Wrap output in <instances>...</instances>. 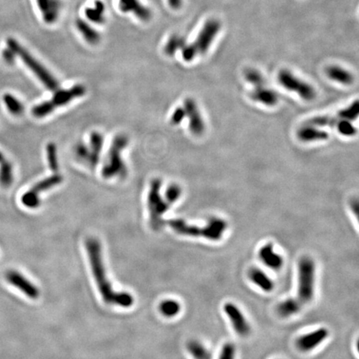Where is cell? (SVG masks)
<instances>
[{"label":"cell","mask_w":359,"mask_h":359,"mask_svg":"<svg viewBox=\"0 0 359 359\" xmlns=\"http://www.w3.org/2000/svg\"><path fill=\"white\" fill-rule=\"evenodd\" d=\"M189 354L194 359H211V351L198 340H191L186 345Z\"/></svg>","instance_id":"cell-27"},{"label":"cell","mask_w":359,"mask_h":359,"mask_svg":"<svg viewBox=\"0 0 359 359\" xmlns=\"http://www.w3.org/2000/svg\"><path fill=\"white\" fill-rule=\"evenodd\" d=\"M181 310V304L176 300L168 299L160 304V311L166 318H173L178 315Z\"/></svg>","instance_id":"cell-29"},{"label":"cell","mask_w":359,"mask_h":359,"mask_svg":"<svg viewBox=\"0 0 359 359\" xmlns=\"http://www.w3.org/2000/svg\"><path fill=\"white\" fill-rule=\"evenodd\" d=\"M85 93L86 88L83 85H76L68 90L58 91L53 98H51L50 101H47L35 106L32 110V113L36 118H43L45 116L49 115L58 107L68 104L73 99L84 95Z\"/></svg>","instance_id":"cell-6"},{"label":"cell","mask_w":359,"mask_h":359,"mask_svg":"<svg viewBox=\"0 0 359 359\" xmlns=\"http://www.w3.org/2000/svg\"><path fill=\"white\" fill-rule=\"evenodd\" d=\"M250 98L255 102L264 105L273 107L279 102V96L274 91L266 88L265 85L255 87L250 93Z\"/></svg>","instance_id":"cell-19"},{"label":"cell","mask_w":359,"mask_h":359,"mask_svg":"<svg viewBox=\"0 0 359 359\" xmlns=\"http://www.w3.org/2000/svg\"><path fill=\"white\" fill-rule=\"evenodd\" d=\"M37 3L45 23L52 24L58 20L62 8L60 0H37Z\"/></svg>","instance_id":"cell-18"},{"label":"cell","mask_w":359,"mask_h":359,"mask_svg":"<svg viewBox=\"0 0 359 359\" xmlns=\"http://www.w3.org/2000/svg\"><path fill=\"white\" fill-rule=\"evenodd\" d=\"M351 208L352 210H353V211H354V214L356 215V216H358L359 212V201H358V200H357V199H355L354 201H352Z\"/></svg>","instance_id":"cell-42"},{"label":"cell","mask_w":359,"mask_h":359,"mask_svg":"<svg viewBox=\"0 0 359 359\" xmlns=\"http://www.w3.org/2000/svg\"><path fill=\"white\" fill-rule=\"evenodd\" d=\"M184 110L186 117L189 118L191 132L196 136H201L205 131V123L196 102L191 98H186L184 102Z\"/></svg>","instance_id":"cell-13"},{"label":"cell","mask_w":359,"mask_h":359,"mask_svg":"<svg viewBox=\"0 0 359 359\" xmlns=\"http://www.w3.org/2000/svg\"><path fill=\"white\" fill-rule=\"evenodd\" d=\"M3 57L4 60L8 63H13L15 59L16 54L11 48H8L4 49L3 52Z\"/></svg>","instance_id":"cell-40"},{"label":"cell","mask_w":359,"mask_h":359,"mask_svg":"<svg viewBox=\"0 0 359 359\" xmlns=\"http://www.w3.org/2000/svg\"><path fill=\"white\" fill-rule=\"evenodd\" d=\"M221 29V23L211 19L204 25L193 43L185 45L182 48V57L186 62H191L199 54H203L208 51L211 43Z\"/></svg>","instance_id":"cell-5"},{"label":"cell","mask_w":359,"mask_h":359,"mask_svg":"<svg viewBox=\"0 0 359 359\" xmlns=\"http://www.w3.org/2000/svg\"><path fill=\"white\" fill-rule=\"evenodd\" d=\"M3 99L6 107L10 112L11 114L14 116H20L21 114H23L24 107H23V103H21L18 98H16L12 94L6 93L3 96Z\"/></svg>","instance_id":"cell-30"},{"label":"cell","mask_w":359,"mask_h":359,"mask_svg":"<svg viewBox=\"0 0 359 359\" xmlns=\"http://www.w3.org/2000/svg\"><path fill=\"white\" fill-rule=\"evenodd\" d=\"M339 133L346 136H354L357 133V129L351 124V121H341L335 126Z\"/></svg>","instance_id":"cell-37"},{"label":"cell","mask_w":359,"mask_h":359,"mask_svg":"<svg viewBox=\"0 0 359 359\" xmlns=\"http://www.w3.org/2000/svg\"><path fill=\"white\" fill-rule=\"evenodd\" d=\"M76 27L88 43L97 44L99 43L101 39L100 33H98L95 28H93L88 22H86L82 18H78L76 21Z\"/></svg>","instance_id":"cell-23"},{"label":"cell","mask_w":359,"mask_h":359,"mask_svg":"<svg viewBox=\"0 0 359 359\" xmlns=\"http://www.w3.org/2000/svg\"><path fill=\"white\" fill-rule=\"evenodd\" d=\"M13 181V166L0 151V185L7 188Z\"/></svg>","instance_id":"cell-26"},{"label":"cell","mask_w":359,"mask_h":359,"mask_svg":"<svg viewBox=\"0 0 359 359\" xmlns=\"http://www.w3.org/2000/svg\"><path fill=\"white\" fill-rule=\"evenodd\" d=\"M161 187V181L159 179H155L151 181V190L148 195V208L150 211V221L151 228L159 230L162 226L161 216L167 211L170 204L163 200L160 194Z\"/></svg>","instance_id":"cell-8"},{"label":"cell","mask_w":359,"mask_h":359,"mask_svg":"<svg viewBox=\"0 0 359 359\" xmlns=\"http://www.w3.org/2000/svg\"><path fill=\"white\" fill-rule=\"evenodd\" d=\"M105 4L102 0H96L94 6L86 8L85 15L88 20L102 24L105 22Z\"/></svg>","instance_id":"cell-25"},{"label":"cell","mask_w":359,"mask_h":359,"mask_svg":"<svg viewBox=\"0 0 359 359\" xmlns=\"http://www.w3.org/2000/svg\"><path fill=\"white\" fill-rule=\"evenodd\" d=\"M168 3L171 8L177 10L182 5V0H168Z\"/></svg>","instance_id":"cell-41"},{"label":"cell","mask_w":359,"mask_h":359,"mask_svg":"<svg viewBox=\"0 0 359 359\" xmlns=\"http://www.w3.org/2000/svg\"><path fill=\"white\" fill-rule=\"evenodd\" d=\"M119 8L122 13H131L143 22H148L151 18V9L140 0H119Z\"/></svg>","instance_id":"cell-16"},{"label":"cell","mask_w":359,"mask_h":359,"mask_svg":"<svg viewBox=\"0 0 359 359\" xmlns=\"http://www.w3.org/2000/svg\"><path fill=\"white\" fill-rule=\"evenodd\" d=\"M278 81L285 89L296 93L304 100H314L316 97V91L314 87L297 78L289 70L280 71L278 74Z\"/></svg>","instance_id":"cell-9"},{"label":"cell","mask_w":359,"mask_h":359,"mask_svg":"<svg viewBox=\"0 0 359 359\" xmlns=\"http://www.w3.org/2000/svg\"><path fill=\"white\" fill-rule=\"evenodd\" d=\"M359 113V101L352 103L349 108L343 109L336 115L319 116L309 119L306 124L314 126H333L335 127L337 124L341 121H353L358 118Z\"/></svg>","instance_id":"cell-10"},{"label":"cell","mask_w":359,"mask_h":359,"mask_svg":"<svg viewBox=\"0 0 359 359\" xmlns=\"http://www.w3.org/2000/svg\"><path fill=\"white\" fill-rule=\"evenodd\" d=\"M326 73L327 76L330 79L344 85H349L354 82L353 74L339 66H330L329 68H327Z\"/></svg>","instance_id":"cell-22"},{"label":"cell","mask_w":359,"mask_h":359,"mask_svg":"<svg viewBox=\"0 0 359 359\" xmlns=\"http://www.w3.org/2000/svg\"><path fill=\"white\" fill-rule=\"evenodd\" d=\"M47 157H48V166L51 170L57 172L58 170V161L55 144L49 143L47 146Z\"/></svg>","instance_id":"cell-33"},{"label":"cell","mask_w":359,"mask_h":359,"mask_svg":"<svg viewBox=\"0 0 359 359\" xmlns=\"http://www.w3.org/2000/svg\"><path fill=\"white\" fill-rule=\"evenodd\" d=\"M86 249L88 250L93 276L104 302L123 308L131 307L134 303L133 297L126 292H116L108 280L103 264L100 242L97 239L90 237L86 240Z\"/></svg>","instance_id":"cell-1"},{"label":"cell","mask_w":359,"mask_h":359,"mask_svg":"<svg viewBox=\"0 0 359 359\" xmlns=\"http://www.w3.org/2000/svg\"><path fill=\"white\" fill-rule=\"evenodd\" d=\"M258 255L260 261L269 269L279 270L284 266V257L274 249L273 243H267L264 244L259 249Z\"/></svg>","instance_id":"cell-15"},{"label":"cell","mask_w":359,"mask_h":359,"mask_svg":"<svg viewBox=\"0 0 359 359\" xmlns=\"http://www.w3.org/2000/svg\"><path fill=\"white\" fill-rule=\"evenodd\" d=\"M128 143V139L124 135H119L113 140L108 154V161L103 168V176L105 178L114 176H124L126 168L121 160V152Z\"/></svg>","instance_id":"cell-7"},{"label":"cell","mask_w":359,"mask_h":359,"mask_svg":"<svg viewBox=\"0 0 359 359\" xmlns=\"http://www.w3.org/2000/svg\"><path fill=\"white\" fill-rule=\"evenodd\" d=\"M7 44L8 48H11L13 53H15L16 56L20 57L24 64L35 74L36 77L42 82L46 88L53 91L58 88V83L55 78L49 73V71L15 39L8 38Z\"/></svg>","instance_id":"cell-4"},{"label":"cell","mask_w":359,"mask_h":359,"mask_svg":"<svg viewBox=\"0 0 359 359\" xmlns=\"http://www.w3.org/2000/svg\"><path fill=\"white\" fill-rule=\"evenodd\" d=\"M6 279L8 283L16 287L32 299H38L39 296V290L38 288L32 284L23 274L16 270H8L6 273Z\"/></svg>","instance_id":"cell-14"},{"label":"cell","mask_w":359,"mask_h":359,"mask_svg":"<svg viewBox=\"0 0 359 359\" xmlns=\"http://www.w3.org/2000/svg\"><path fill=\"white\" fill-rule=\"evenodd\" d=\"M223 311L237 335L242 338L249 336L251 326L241 309L232 302H227L223 305Z\"/></svg>","instance_id":"cell-11"},{"label":"cell","mask_w":359,"mask_h":359,"mask_svg":"<svg viewBox=\"0 0 359 359\" xmlns=\"http://www.w3.org/2000/svg\"><path fill=\"white\" fill-rule=\"evenodd\" d=\"M297 298L303 304H309L314 299L316 289V264L311 257L304 256L298 262Z\"/></svg>","instance_id":"cell-3"},{"label":"cell","mask_w":359,"mask_h":359,"mask_svg":"<svg viewBox=\"0 0 359 359\" xmlns=\"http://www.w3.org/2000/svg\"><path fill=\"white\" fill-rule=\"evenodd\" d=\"M76 155L78 156V158L82 161L88 162L90 158V149H88L85 145L83 144H79L77 146L75 149Z\"/></svg>","instance_id":"cell-38"},{"label":"cell","mask_w":359,"mask_h":359,"mask_svg":"<svg viewBox=\"0 0 359 359\" xmlns=\"http://www.w3.org/2000/svg\"><path fill=\"white\" fill-rule=\"evenodd\" d=\"M62 181H63V176L59 175V174H54L53 176H49L48 178L39 181L38 183L36 184L35 186H33V188L29 190V191L38 196L41 192L48 191L49 189L58 186V184H60Z\"/></svg>","instance_id":"cell-28"},{"label":"cell","mask_w":359,"mask_h":359,"mask_svg":"<svg viewBox=\"0 0 359 359\" xmlns=\"http://www.w3.org/2000/svg\"><path fill=\"white\" fill-rule=\"evenodd\" d=\"M297 136L300 141L304 142L311 141H325L329 138V133L324 130L317 128V126L306 124L297 131Z\"/></svg>","instance_id":"cell-20"},{"label":"cell","mask_w":359,"mask_h":359,"mask_svg":"<svg viewBox=\"0 0 359 359\" xmlns=\"http://www.w3.org/2000/svg\"><path fill=\"white\" fill-rule=\"evenodd\" d=\"M330 332L325 327H320L314 331L303 334L295 342L297 349L303 353H309L319 348L329 337Z\"/></svg>","instance_id":"cell-12"},{"label":"cell","mask_w":359,"mask_h":359,"mask_svg":"<svg viewBox=\"0 0 359 359\" xmlns=\"http://www.w3.org/2000/svg\"><path fill=\"white\" fill-rule=\"evenodd\" d=\"M186 118V113L184 108H177L174 111L173 114L171 116V121L173 125H178L181 123L184 118Z\"/></svg>","instance_id":"cell-39"},{"label":"cell","mask_w":359,"mask_h":359,"mask_svg":"<svg viewBox=\"0 0 359 359\" xmlns=\"http://www.w3.org/2000/svg\"><path fill=\"white\" fill-rule=\"evenodd\" d=\"M168 224L170 227L179 235L195 238L206 239L214 242L220 241L228 228L227 222L218 217L210 219L208 223L204 227L189 225L180 219L171 220Z\"/></svg>","instance_id":"cell-2"},{"label":"cell","mask_w":359,"mask_h":359,"mask_svg":"<svg viewBox=\"0 0 359 359\" xmlns=\"http://www.w3.org/2000/svg\"><path fill=\"white\" fill-rule=\"evenodd\" d=\"M181 188L176 184H172L169 186L166 191V201L170 205L173 204L178 200L181 196Z\"/></svg>","instance_id":"cell-36"},{"label":"cell","mask_w":359,"mask_h":359,"mask_svg":"<svg viewBox=\"0 0 359 359\" xmlns=\"http://www.w3.org/2000/svg\"><path fill=\"white\" fill-rule=\"evenodd\" d=\"M22 203L30 209H35L40 205L39 196L36 194L33 193L32 191H28L22 196Z\"/></svg>","instance_id":"cell-34"},{"label":"cell","mask_w":359,"mask_h":359,"mask_svg":"<svg viewBox=\"0 0 359 359\" xmlns=\"http://www.w3.org/2000/svg\"><path fill=\"white\" fill-rule=\"evenodd\" d=\"M236 347L233 343L228 342L224 344L219 354L218 359H236Z\"/></svg>","instance_id":"cell-35"},{"label":"cell","mask_w":359,"mask_h":359,"mask_svg":"<svg viewBox=\"0 0 359 359\" xmlns=\"http://www.w3.org/2000/svg\"><path fill=\"white\" fill-rule=\"evenodd\" d=\"M244 78L246 79L247 82L251 83L254 88L265 85V81H264L263 76L261 75V73L255 69H248L245 71Z\"/></svg>","instance_id":"cell-32"},{"label":"cell","mask_w":359,"mask_h":359,"mask_svg":"<svg viewBox=\"0 0 359 359\" xmlns=\"http://www.w3.org/2000/svg\"><path fill=\"white\" fill-rule=\"evenodd\" d=\"M185 45L186 42L182 37L179 35L171 36L164 48V52L166 55L172 56L178 49L183 48Z\"/></svg>","instance_id":"cell-31"},{"label":"cell","mask_w":359,"mask_h":359,"mask_svg":"<svg viewBox=\"0 0 359 359\" xmlns=\"http://www.w3.org/2000/svg\"><path fill=\"white\" fill-rule=\"evenodd\" d=\"M90 144V158L88 161V164L92 167H95L98 165V161H99L100 152L102 149H103V136L98 132H93L91 135Z\"/></svg>","instance_id":"cell-24"},{"label":"cell","mask_w":359,"mask_h":359,"mask_svg":"<svg viewBox=\"0 0 359 359\" xmlns=\"http://www.w3.org/2000/svg\"><path fill=\"white\" fill-rule=\"evenodd\" d=\"M303 303L298 298H288L280 302L276 307V312L279 317L287 319L294 316L301 311Z\"/></svg>","instance_id":"cell-21"},{"label":"cell","mask_w":359,"mask_h":359,"mask_svg":"<svg viewBox=\"0 0 359 359\" xmlns=\"http://www.w3.org/2000/svg\"><path fill=\"white\" fill-rule=\"evenodd\" d=\"M248 276L252 284L264 293H271L275 288V284L269 274L259 268H251L248 272Z\"/></svg>","instance_id":"cell-17"}]
</instances>
